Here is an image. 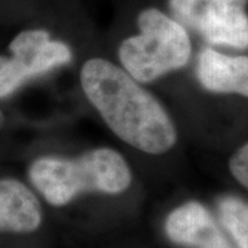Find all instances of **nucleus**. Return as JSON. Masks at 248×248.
<instances>
[{"label":"nucleus","instance_id":"nucleus-1","mask_svg":"<svg viewBox=\"0 0 248 248\" xmlns=\"http://www.w3.org/2000/svg\"><path fill=\"white\" fill-rule=\"evenodd\" d=\"M83 97L109 131L134 151L164 156L178 143L177 124L148 86L107 57H90L79 69Z\"/></svg>","mask_w":248,"mask_h":248},{"label":"nucleus","instance_id":"nucleus-2","mask_svg":"<svg viewBox=\"0 0 248 248\" xmlns=\"http://www.w3.org/2000/svg\"><path fill=\"white\" fill-rule=\"evenodd\" d=\"M25 181L51 207H65L84 195L119 196L134 184L127 157L112 146L76 155L46 153L28 161Z\"/></svg>","mask_w":248,"mask_h":248},{"label":"nucleus","instance_id":"nucleus-3","mask_svg":"<svg viewBox=\"0 0 248 248\" xmlns=\"http://www.w3.org/2000/svg\"><path fill=\"white\" fill-rule=\"evenodd\" d=\"M137 32L117 46L115 62L145 86L181 71L192 60V39L169 13L157 7L141 10L135 19Z\"/></svg>","mask_w":248,"mask_h":248},{"label":"nucleus","instance_id":"nucleus-4","mask_svg":"<svg viewBox=\"0 0 248 248\" xmlns=\"http://www.w3.org/2000/svg\"><path fill=\"white\" fill-rule=\"evenodd\" d=\"M73 60V47L48 29L31 27L18 31L0 47V102L6 104L33 80Z\"/></svg>","mask_w":248,"mask_h":248},{"label":"nucleus","instance_id":"nucleus-5","mask_svg":"<svg viewBox=\"0 0 248 248\" xmlns=\"http://www.w3.org/2000/svg\"><path fill=\"white\" fill-rule=\"evenodd\" d=\"M169 14L207 43L248 48V0H167Z\"/></svg>","mask_w":248,"mask_h":248},{"label":"nucleus","instance_id":"nucleus-6","mask_svg":"<svg viewBox=\"0 0 248 248\" xmlns=\"http://www.w3.org/2000/svg\"><path fill=\"white\" fill-rule=\"evenodd\" d=\"M43 223L42 200L25 178L0 167V236H27Z\"/></svg>","mask_w":248,"mask_h":248},{"label":"nucleus","instance_id":"nucleus-7","mask_svg":"<svg viewBox=\"0 0 248 248\" xmlns=\"http://www.w3.org/2000/svg\"><path fill=\"white\" fill-rule=\"evenodd\" d=\"M167 239L186 248H232L211 211L190 200L171 210L164 221Z\"/></svg>","mask_w":248,"mask_h":248},{"label":"nucleus","instance_id":"nucleus-8","mask_svg":"<svg viewBox=\"0 0 248 248\" xmlns=\"http://www.w3.org/2000/svg\"><path fill=\"white\" fill-rule=\"evenodd\" d=\"M196 78L208 93L248 98V55H232L204 47L197 54Z\"/></svg>","mask_w":248,"mask_h":248},{"label":"nucleus","instance_id":"nucleus-9","mask_svg":"<svg viewBox=\"0 0 248 248\" xmlns=\"http://www.w3.org/2000/svg\"><path fill=\"white\" fill-rule=\"evenodd\" d=\"M218 218L237 248H248V203L237 196H223L217 204Z\"/></svg>","mask_w":248,"mask_h":248},{"label":"nucleus","instance_id":"nucleus-10","mask_svg":"<svg viewBox=\"0 0 248 248\" xmlns=\"http://www.w3.org/2000/svg\"><path fill=\"white\" fill-rule=\"evenodd\" d=\"M228 169L233 179L248 190V141L232 153Z\"/></svg>","mask_w":248,"mask_h":248}]
</instances>
